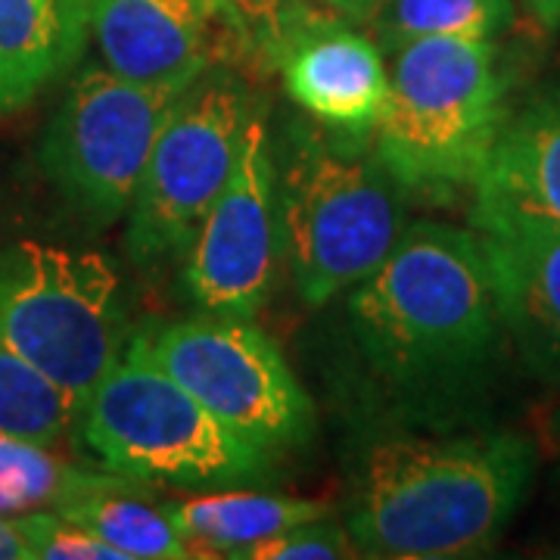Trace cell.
<instances>
[{"mask_svg": "<svg viewBox=\"0 0 560 560\" xmlns=\"http://www.w3.org/2000/svg\"><path fill=\"white\" fill-rule=\"evenodd\" d=\"M340 342L371 433L482 427L514 349L474 228L408 221L393 253L342 293Z\"/></svg>", "mask_w": 560, "mask_h": 560, "instance_id": "obj_1", "label": "cell"}, {"mask_svg": "<svg viewBox=\"0 0 560 560\" xmlns=\"http://www.w3.org/2000/svg\"><path fill=\"white\" fill-rule=\"evenodd\" d=\"M536 460L517 430L371 433L342 523L361 558H480L517 517Z\"/></svg>", "mask_w": 560, "mask_h": 560, "instance_id": "obj_2", "label": "cell"}, {"mask_svg": "<svg viewBox=\"0 0 560 560\" xmlns=\"http://www.w3.org/2000/svg\"><path fill=\"white\" fill-rule=\"evenodd\" d=\"M514 69L501 38H420L393 54L371 150L405 200L445 206L474 194L501 125Z\"/></svg>", "mask_w": 560, "mask_h": 560, "instance_id": "obj_3", "label": "cell"}, {"mask_svg": "<svg viewBox=\"0 0 560 560\" xmlns=\"http://www.w3.org/2000/svg\"><path fill=\"white\" fill-rule=\"evenodd\" d=\"M364 143L334 138L305 116L271 135L283 261L312 308L368 278L408 224L405 194Z\"/></svg>", "mask_w": 560, "mask_h": 560, "instance_id": "obj_4", "label": "cell"}, {"mask_svg": "<svg viewBox=\"0 0 560 560\" xmlns=\"http://www.w3.org/2000/svg\"><path fill=\"white\" fill-rule=\"evenodd\" d=\"M75 436L101 467L147 486L209 492L275 480V455L234 436L135 340L84 399Z\"/></svg>", "mask_w": 560, "mask_h": 560, "instance_id": "obj_5", "label": "cell"}, {"mask_svg": "<svg viewBox=\"0 0 560 560\" xmlns=\"http://www.w3.org/2000/svg\"><path fill=\"white\" fill-rule=\"evenodd\" d=\"M135 327L116 265L91 249L0 243V349L32 361L81 408Z\"/></svg>", "mask_w": 560, "mask_h": 560, "instance_id": "obj_6", "label": "cell"}, {"mask_svg": "<svg viewBox=\"0 0 560 560\" xmlns=\"http://www.w3.org/2000/svg\"><path fill=\"white\" fill-rule=\"evenodd\" d=\"M259 103L246 75L219 62L180 91L128 209L125 249L138 265L153 268L180 259L206 209L231 178L243 131Z\"/></svg>", "mask_w": 560, "mask_h": 560, "instance_id": "obj_7", "label": "cell"}, {"mask_svg": "<svg viewBox=\"0 0 560 560\" xmlns=\"http://www.w3.org/2000/svg\"><path fill=\"white\" fill-rule=\"evenodd\" d=\"M131 340L243 442L280 455L312 440L315 401L278 342L249 320L197 312L138 327Z\"/></svg>", "mask_w": 560, "mask_h": 560, "instance_id": "obj_8", "label": "cell"}, {"mask_svg": "<svg viewBox=\"0 0 560 560\" xmlns=\"http://www.w3.org/2000/svg\"><path fill=\"white\" fill-rule=\"evenodd\" d=\"M184 88L131 81L106 66H88L69 81L38 160L60 200L94 231L128 215L153 140Z\"/></svg>", "mask_w": 560, "mask_h": 560, "instance_id": "obj_9", "label": "cell"}, {"mask_svg": "<svg viewBox=\"0 0 560 560\" xmlns=\"http://www.w3.org/2000/svg\"><path fill=\"white\" fill-rule=\"evenodd\" d=\"M178 261L180 287L202 315L253 320L275 296L283 231L265 103L243 131L231 178L206 209Z\"/></svg>", "mask_w": 560, "mask_h": 560, "instance_id": "obj_10", "label": "cell"}, {"mask_svg": "<svg viewBox=\"0 0 560 560\" xmlns=\"http://www.w3.org/2000/svg\"><path fill=\"white\" fill-rule=\"evenodd\" d=\"M283 91L305 119L334 138L371 140L381 121L389 69L371 35L318 3L308 7L278 66Z\"/></svg>", "mask_w": 560, "mask_h": 560, "instance_id": "obj_11", "label": "cell"}, {"mask_svg": "<svg viewBox=\"0 0 560 560\" xmlns=\"http://www.w3.org/2000/svg\"><path fill=\"white\" fill-rule=\"evenodd\" d=\"M521 368L560 389V231L526 221H470Z\"/></svg>", "mask_w": 560, "mask_h": 560, "instance_id": "obj_12", "label": "cell"}, {"mask_svg": "<svg viewBox=\"0 0 560 560\" xmlns=\"http://www.w3.org/2000/svg\"><path fill=\"white\" fill-rule=\"evenodd\" d=\"M103 66L153 84H190L224 57L212 0H103L91 16Z\"/></svg>", "mask_w": 560, "mask_h": 560, "instance_id": "obj_13", "label": "cell"}, {"mask_svg": "<svg viewBox=\"0 0 560 560\" xmlns=\"http://www.w3.org/2000/svg\"><path fill=\"white\" fill-rule=\"evenodd\" d=\"M470 197V221L511 219L560 231V79L511 109Z\"/></svg>", "mask_w": 560, "mask_h": 560, "instance_id": "obj_14", "label": "cell"}, {"mask_svg": "<svg viewBox=\"0 0 560 560\" xmlns=\"http://www.w3.org/2000/svg\"><path fill=\"white\" fill-rule=\"evenodd\" d=\"M88 35L66 0H0V116L22 113L69 75Z\"/></svg>", "mask_w": 560, "mask_h": 560, "instance_id": "obj_15", "label": "cell"}, {"mask_svg": "<svg viewBox=\"0 0 560 560\" xmlns=\"http://www.w3.org/2000/svg\"><path fill=\"white\" fill-rule=\"evenodd\" d=\"M165 514L190 541L197 558H234L246 545L290 529L296 523L334 514L330 504L296 495H275L253 486L209 489L197 499L165 501Z\"/></svg>", "mask_w": 560, "mask_h": 560, "instance_id": "obj_16", "label": "cell"}, {"mask_svg": "<svg viewBox=\"0 0 560 560\" xmlns=\"http://www.w3.org/2000/svg\"><path fill=\"white\" fill-rule=\"evenodd\" d=\"M147 499H153V486L119 480L103 489L81 492L57 508V514L91 529L113 548H119L125 560L197 558V551L180 536V529L165 514V508Z\"/></svg>", "mask_w": 560, "mask_h": 560, "instance_id": "obj_17", "label": "cell"}, {"mask_svg": "<svg viewBox=\"0 0 560 560\" xmlns=\"http://www.w3.org/2000/svg\"><path fill=\"white\" fill-rule=\"evenodd\" d=\"M128 480L106 467H84L47 445L0 433V514L57 511L81 492Z\"/></svg>", "mask_w": 560, "mask_h": 560, "instance_id": "obj_18", "label": "cell"}, {"mask_svg": "<svg viewBox=\"0 0 560 560\" xmlns=\"http://www.w3.org/2000/svg\"><path fill=\"white\" fill-rule=\"evenodd\" d=\"M517 22V0H386L371 38L383 57L420 38H501Z\"/></svg>", "mask_w": 560, "mask_h": 560, "instance_id": "obj_19", "label": "cell"}, {"mask_svg": "<svg viewBox=\"0 0 560 560\" xmlns=\"http://www.w3.org/2000/svg\"><path fill=\"white\" fill-rule=\"evenodd\" d=\"M81 405L32 361L0 349V433L57 448L75 436Z\"/></svg>", "mask_w": 560, "mask_h": 560, "instance_id": "obj_20", "label": "cell"}, {"mask_svg": "<svg viewBox=\"0 0 560 560\" xmlns=\"http://www.w3.org/2000/svg\"><path fill=\"white\" fill-rule=\"evenodd\" d=\"M312 0H212L224 60L249 72H278L280 57Z\"/></svg>", "mask_w": 560, "mask_h": 560, "instance_id": "obj_21", "label": "cell"}, {"mask_svg": "<svg viewBox=\"0 0 560 560\" xmlns=\"http://www.w3.org/2000/svg\"><path fill=\"white\" fill-rule=\"evenodd\" d=\"M359 558V548L349 536L346 523L334 514L280 529L268 539L241 548L234 560H342Z\"/></svg>", "mask_w": 560, "mask_h": 560, "instance_id": "obj_22", "label": "cell"}, {"mask_svg": "<svg viewBox=\"0 0 560 560\" xmlns=\"http://www.w3.org/2000/svg\"><path fill=\"white\" fill-rule=\"evenodd\" d=\"M35 560H125L119 548L57 511H28Z\"/></svg>", "mask_w": 560, "mask_h": 560, "instance_id": "obj_23", "label": "cell"}, {"mask_svg": "<svg viewBox=\"0 0 560 560\" xmlns=\"http://www.w3.org/2000/svg\"><path fill=\"white\" fill-rule=\"evenodd\" d=\"M0 560H35L28 514H0Z\"/></svg>", "mask_w": 560, "mask_h": 560, "instance_id": "obj_24", "label": "cell"}, {"mask_svg": "<svg viewBox=\"0 0 560 560\" xmlns=\"http://www.w3.org/2000/svg\"><path fill=\"white\" fill-rule=\"evenodd\" d=\"M523 20L541 38H558L560 35V0H517Z\"/></svg>", "mask_w": 560, "mask_h": 560, "instance_id": "obj_25", "label": "cell"}, {"mask_svg": "<svg viewBox=\"0 0 560 560\" xmlns=\"http://www.w3.org/2000/svg\"><path fill=\"white\" fill-rule=\"evenodd\" d=\"M312 3L337 13L340 20L352 22V25H371L386 7V0H312Z\"/></svg>", "mask_w": 560, "mask_h": 560, "instance_id": "obj_26", "label": "cell"}, {"mask_svg": "<svg viewBox=\"0 0 560 560\" xmlns=\"http://www.w3.org/2000/svg\"><path fill=\"white\" fill-rule=\"evenodd\" d=\"M536 445L545 455L560 458V399L541 408L539 420H536Z\"/></svg>", "mask_w": 560, "mask_h": 560, "instance_id": "obj_27", "label": "cell"}, {"mask_svg": "<svg viewBox=\"0 0 560 560\" xmlns=\"http://www.w3.org/2000/svg\"><path fill=\"white\" fill-rule=\"evenodd\" d=\"M66 3H69V7L75 10V16L91 28V16L97 13V7H101L103 0H66Z\"/></svg>", "mask_w": 560, "mask_h": 560, "instance_id": "obj_28", "label": "cell"}, {"mask_svg": "<svg viewBox=\"0 0 560 560\" xmlns=\"http://www.w3.org/2000/svg\"><path fill=\"white\" fill-rule=\"evenodd\" d=\"M558 482H560V467H558Z\"/></svg>", "mask_w": 560, "mask_h": 560, "instance_id": "obj_29", "label": "cell"}]
</instances>
